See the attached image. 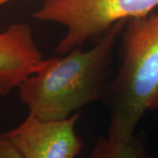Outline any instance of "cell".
Wrapping results in <instances>:
<instances>
[{
  "label": "cell",
  "mask_w": 158,
  "mask_h": 158,
  "mask_svg": "<svg viewBox=\"0 0 158 158\" xmlns=\"http://www.w3.org/2000/svg\"><path fill=\"white\" fill-rule=\"evenodd\" d=\"M89 158H152L144 132L135 133L127 141H117L107 135L100 137Z\"/></svg>",
  "instance_id": "cell-6"
},
{
  "label": "cell",
  "mask_w": 158,
  "mask_h": 158,
  "mask_svg": "<svg viewBox=\"0 0 158 158\" xmlns=\"http://www.w3.org/2000/svg\"><path fill=\"white\" fill-rule=\"evenodd\" d=\"M0 158H22L20 153L5 133L0 132Z\"/></svg>",
  "instance_id": "cell-7"
},
{
  "label": "cell",
  "mask_w": 158,
  "mask_h": 158,
  "mask_svg": "<svg viewBox=\"0 0 158 158\" xmlns=\"http://www.w3.org/2000/svg\"><path fill=\"white\" fill-rule=\"evenodd\" d=\"M126 22L115 23L90 49L81 47L44 58L40 68L18 87L28 114L43 120H61L106 98L113 78V51Z\"/></svg>",
  "instance_id": "cell-1"
},
{
  "label": "cell",
  "mask_w": 158,
  "mask_h": 158,
  "mask_svg": "<svg viewBox=\"0 0 158 158\" xmlns=\"http://www.w3.org/2000/svg\"><path fill=\"white\" fill-rule=\"evenodd\" d=\"M10 1H11V0H0V6L5 5V4L8 3V2H10Z\"/></svg>",
  "instance_id": "cell-8"
},
{
  "label": "cell",
  "mask_w": 158,
  "mask_h": 158,
  "mask_svg": "<svg viewBox=\"0 0 158 158\" xmlns=\"http://www.w3.org/2000/svg\"><path fill=\"white\" fill-rule=\"evenodd\" d=\"M121 36V62L106 97L107 136L127 141L144 114L158 110V11L127 19Z\"/></svg>",
  "instance_id": "cell-2"
},
{
  "label": "cell",
  "mask_w": 158,
  "mask_h": 158,
  "mask_svg": "<svg viewBox=\"0 0 158 158\" xmlns=\"http://www.w3.org/2000/svg\"><path fill=\"white\" fill-rule=\"evenodd\" d=\"M44 58L33 30L14 23L0 32V93L7 94L40 68Z\"/></svg>",
  "instance_id": "cell-5"
},
{
  "label": "cell",
  "mask_w": 158,
  "mask_h": 158,
  "mask_svg": "<svg viewBox=\"0 0 158 158\" xmlns=\"http://www.w3.org/2000/svg\"><path fill=\"white\" fill-rule=\"evenodd\" d=\"M78 118L77 113L61 120H43L28 114L5 134L22 158H76L84 146L76 132Z\"/></svg>",
  "instance_id": "cell-4"
},
{
  "label": "cell",
  "mask_w": 158,
  "mask_h": 158,
  "mask_svg": "<svg viewBox=\"0 0 158 158\" xmlns=\"http://www.w3.org/2000/svg\"><path fill=\"white\" fill-rule=\"evenodd\" d=\"M156 7L158 0H43L32 16L66 28L56 48L62 56L88 41L95 43L115 23L145 17Z\"/></svg>",
  "instance_id": "cell-3"
}]
</instances>
